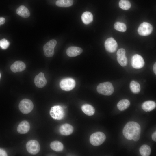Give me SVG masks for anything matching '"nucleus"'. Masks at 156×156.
Instances as JSON below:
<instances>
[{
  "instance_id": "nucleus-1",
  "label": "nucleus",
  "mask_w": 156,
  "mask_h": 156,
  "mask_svg": "<svg viewBox=\"0 0 156 156\" xmlns=\"http://www.w3.org/2000/svg\"><path fill=\"white\" fill-rule=\"evenodd\" d=\"M122 132L124 137L127 140H133L134 141H137L140 138V126L136 122H129L125 126Z\"/></svg>"
},
{
  "instance_id": "nucleus-2",
  "label": "nucleus",
  "mask_w": 156,
  "mask_h": 156,
  "mask_svg": "<svg viewBox=\"0 0 156 156\" xmlns=\"http://www.w3.org/2000/svg\"><path fill=\"white\" fill-rule=\"evenodd\" d=\"M96 89L99 93L105 95H110L114 91L113 85L109 82L100 83L97 86Z\"/></svg>"
},
{
  "instance_id": "nucleus-3",
  "label": "nucleus",
  "mask_w": 156,
  "mask_h": 156,
  "mask_svg": "<svg viewBox=\"0 0 156 156\" xmlns=\"http://www.w3.org/2000/svg\"><path fill=\"white\" fill-rule=\"evenodd\" d=\"M106 139L105 134L101 132H97L92 134L90 136V143L94 146H98L103 143Z\"/></svg>"
},
{
  "instance_id": "nucleus-4",
  "label": "nucleus",
  "mask_w": 156,
  "mask_h": 156,
  "mask_svg": "<svg viewBox=\"0 0 156 156\" xmlns=\"http://www.w3.org/2000/svg\"><path fill=\"white\" fill-rule=\"evenodd\" d=\"M34 105L30 100L25 99L22 100L19 104V108L21 112L24 114L30 113L33 109Z\"/></svg>"
},
{
  "instance_id": "nucleus-5",
  "label": "nucleus",
  "mask_w": 156,
  "mask_h": 156,
  "mask_svg": "<svg viewBox=\"0 0 156 156\" xmlns=\"http://www.w3.org/2000/svg\"><path fill=\"white\" fill-rule=\"evenodd\" d=\"M57 43L56 41L52 39L47 42L44 46L43 50L45 56L47 57H52L54 53V48Z\"/></svg>"
},
{
  "instance_id": "nucleus-6",
  "label": "nucleus",
  "mask_w": 156,
  "mask_h": 156,
  "mask_svg": "<svg viewBox=\"0 0 156 156\" xmlns=\"http://www.w3.org/2000/svg\"><path fill=\"white\" fill-rule=\"evenodd\" d=\"M50 114L53 119L60 120L63 118L65 114L62 107L60 105H56L51 108L50 111Z\"/></svg>"
},
{
  "instance_id": "nucleus-7",
  "label": "nucleus",
  "mask_w": 156,
  "mask_h": 156,
  "mask_svg": "<svg viewBox=\"0 0 156 156\" xmlns=\"http://www.w3.org/2000/svg\"><path fill=\"white\" fill-rule=\"evenodd\" d=\"M76 84L75 81L71 78H66L61 80L60 83L61 88L66 91H69L72 90Z\"/></svg>"
},
{
  "instance_id": "nucleus-8",
  "label": "nucleus",
  "mask_w": 156,
  "mask_h": 156,
  "mask_svg": "<svg viewBox=\"0 0 156 156\" xmlns=\"http://www.w3.org/2000/svg\"><path fill=\"white\" fill-rule=\"evenodd\" d=\"M26 148L27 151L33 155L38 153L40 149L39 142L37 140H30L27 142Z\"/></svg>"
},
{
  "instance_id": "nucleus-9",
  "label": "nucleus",
  "mask_w": 156,
  "mask_h": 156,
  "mask_svg": "<svg viewBox=\"0 0 156 156\" xmlns=\"http://www.w3.org/2000/svg\"><path fill=\"white\" fill-rule=\"evenodd\" d=\"M153 30V27L150 24L144 22L140 24L138 28V31L140 35L146 36L150 34Z\"/></svg>"
},
{
  "instance_id": "nucleus-10",
  "label": "nucleus",
  "mask_w": 156,
  "mask_h": 156,
  "mask_svg": "<svg viewBox=\"0 0 156 156\" xmlns=\"http://www.w3.org/2000/svg\"><path fill=\"white\" fill-rule=\"evenodd\" d=\"M144 61L143 57L139 55H133L131 60L132 66L135 69H140L143 67L144 65Z\"/></svg>"
},
{
  "instance_id": "nucleus-11",
  "label": "nucleus",
  "mask_w": 156,
  "mask_h": 156,
  "mask_svg": "<svg viewBox=\"0 0 156 156\" xmlns=\"http://www.w3.org/2000/svg\"><path fill=\"white\" fill-rule=\"evenodd\" d=\"M105 47L107 51L113 53L116 50L118 44L115 40L113 38L111 37L107 38L105 40Z\"/></svg>"
},
{
  "instance_id": "nucleus-12",
  "label": "nucleus",
  "mask_w": 156,
  "mask_h": 156,
  "mask_svg": "<svg viewBox=\"0 0 156 156\" xmlns=\"http://www.w3.org/2000/svg\"><path fill=\"white\" fill-rule=\"evenodd\" d=\"M34 82L36 86L38 88L43 87L47 83L44 74L42 72L39 73L35 76Z\"/></svg>"
},
{
  "instance_id": "nucleus-13",
  "label": "nucleus",
  "mask_w": 156,
  "mask_h": 156,
  "mask_svg": "<svg viewBox=\"0 0 156 156\" xmlns=\"http://www.w3.org/2000/svg\"><path fill=\"white\" fill-rule=\"evenodd\" d=\"M26 68L25 64L22 61H17L14 62L11 66V70L13 72H20L24 70Z\"/></svg>"
},
{
  "instance_id": "nucleus-14",
  "label": "nucleus",
  "mask_w": 156,
  "mask_h": 156,
  "mask_svg": "<svg viewBox=\"0 0 156 156\" xmlns=\"http://www.w3.org/2000/svg\"><path fill=\"white\" fill-rule=\"evenodd\" d=\"M30 128V126L29 122L26 120H23L18 125L17 131L20 134H25L29 131Z\"/></svg>"
},
{
  "instance_id": "nucleus-15",
  "label": "nucleus",
  "mask_w": 156,
  "mask_h": 156,
  "mask_svg": "<svg viewBox=\"0 0 156 156\" xmlns=\"http://www.w3.org/2000/svg\"><path fill=\"white\" fill-rule=\"evenodd\" d=\"M82 51V49L80 47L71 46L67 49L66 53L69 57H74L80 55Z\"/></svg>"
},
{
  "instance_id": "nucleus-16",
  "label": "nucleus",
  "mask_w": 156,
  "mask_h": 156,
  "mask_svg": "<svg viewBox=\"0 0 156 156\" xmlns=\"http://www.w3.org/2000/svg\"><path fill=\"white\" fill-rule=\"evenodd\" d=\"M73 131V127L67 123L62 125L59 128V131L60 134L64 135H70Z\"/></svg>"
},
{
  "instance_id": "nucleus-17",
  "label": "nucleus",
  "mask_w": 156,
  "mask_h": 156,
  "mask_svg": "<svg viewBox=\"0 0 156 156\" xmlns=\"http://www.w3.org/2000/svg\"><path fill=\"white\" fill-rule=\"evenodd\" d=\"M16 13L22 17L26 18L30 16V12L28 8L24 5H21L16 9Z\"/></svg>"
},
{
  "instance_id": "nucleus-18",
  "label": "nucleus",
  "mask_w": 156,
  "mask_h": 156,
  "mask_svg": "<svg viewBox=\"0 0 156 156\" xmlns=\"http://www.w3.org/2000/svg\"><path fill=\"white\" fill-rule=\"evenodd\" d=\"M155 103L152 101H148L144 102L142 107L143 110L146 112H149L154 109L156 107Z\"/></svg>"
},
{
  "instance_id": "nucleus-19",
  "label": "nucleus",
  "mask_w": 156,
  "mask_h": 156,
  "mask_svg": "<svg viewBox=\"0 0 156 156\" xmlns=\"http://www.w3.org/2000/svg\"><path fill=\"white\" fill-rule=\"evenodd\" d=\"M82 111L86 115L91 116L94 114L95 109L93 106L88 104H85L81 107Z\"/></svg>"
},
{
  "instance_id": "nucleus-20",
  "label": "nucleus",
  "mask_w": 156,
  "mask_h": 156,
  "mask_svg": "<svg viewBox=\"0 0 156 156\" xmlns=\"http://www.w3.org/2000/svg\"><path fill=\"white\" fill-rule=\"evenodd\" d=\"M81 18L83 23L87 25L92 22L93 19V16L90 12L86 11L82 14Z\"/></svg>"
},
{
  "instance_id": "nucleus-21",
  "label": "nucleus",
  "mask_w": 156,
  "mask_h": 156,
  "mask_svg": "<svg viewBox=\"0 0 156 156\" xmlns=\"http://www.w3.org/2000/svg\"><path fill=\"white\" fill-rule=\"evenodd\" d=\"M130 102L127 99H123L117 103V107L120 111H123L128 108L129 106Z\"/></svg>"
},
{
  "instance_id": "nucleus-22",
  "label": "nucleus",
  "mask_w": 156,
  "mask_h": 156,
  "mask_svg": "<svg viewBox=\"0 0 156 156\" xmlns=\"http://www.w3.org/2000/svg\"><path fill=\"white\" fill-rule=\"evenodd\" d=\"M51 148L56 151H60L63 149L64 146L62 144L58 141H55L51 142L50 144Z\"/></svg>"
},
{
  "instance_id": "nucleus-23",
  "label": "nucleus",
  "mask_w": 156,
  "mask_h": 156,
  "mask_svg": "<svg viewBox=\"0 0 156 156\" xmlns=\"http://www.w3.org/2000/svg\"><path fill=\"white\" fill-rule=\"evenodd\" d=\"M130 88L131 92L134 94H138L140 91L141 88L140 84L134 80H133L130 82Z\"/></svg>"
},
{
  "instance_id": "nucleus-24",
  "label": "nucleus",
  "mask_w": 156,
  "mask_h": 156,
  "mask_svg": "<svg viewBox=\"0 0 156 156\" xmlns=\"http://www.w3.org/2000/svg\"><path fill=\"white\" fill-rule=\"evenodd\" d=\"M73 3V0H57L55 3L57 6L64 7L70 6Z\"/></svg>"
},
{
  "instance_id": "nucleus-25",
  "label": "nucleus",
  "mask_w": 156,
  "mask_h": 156,
  "mask_svg": "<svg viewBox=\"0 0 156 156\" xmlns=\"http://www.w3.org/2000/svg\"><path fill=\"white\" fill-rule=\"evenodd\" d=\"M139 151L142 156H149L151 154V149L149 146L144 144L140 147Z\"/></svg>"
},
{
  "instance_id": "nucleus-26",
  "label": "nucleus",
  "mask_w": 156,
  "mask_h": 156,
  "mask_svg": "<svg viewBox=\"0 0 156 156\" xmlns=\"http://www.w3.org/2000/svg\"><path fill=\"white\" fill-rule=\"evenodd\" d=\"M119 5L121 9L125 10L129 9L131 7V3L128 0H120Z\"/></svg>"
},
{
  "instance_id": "nucleus-27",
  "label": "nucleus",
  "mask_w": 156,
  "mask_h": 156,
  "mask_svg": "<svg viewBox=\"0 0 156 156\" xmlns=\"http://www.w3.org/2000/svg\"><path fill=\"white\" fill-rule=\"evenodd\" d=\"M114 27L115 29L121 32H125L127 29L125 24L120 22L116 23L114 24Z\"/></svg>"
},
{
  "instance_id": "nucleus-28",
  "label": "nucleus",
  "mask_w": 156,
  "mask_h": 156,
  "mask_svg": "<svg viewBox=\"0 0 156 156\" xmlns=\"http://www.w3.org/2000/svg\"><path fill=\"white\" fill-rule=\"evenodd\" d=\"M117 60L118 63L122 66H125L127 65V60L125 55L117 56Z\"/></svg>"
},
{
  "instance_id": "nucleus-29",
  "label": "nucleus",
  "mask_w": 156,
  "mask_h": 156,
  "mask_svg": "<svg viewBox=\"0 0 156 156\" xmlns=\"http://www.w3.org/2000/svg\"><path fill=\"white\" fill-rule=\"evenodd\" d=\"M9 44V42L5 39L3 38L0 40V47L3 49H7Z\"/></svg>"
},
{
  "instance_id": "nucleus-30",
  "label": "nucleus",
  "mask_w": 156,
  "mask_h": 156,
  "mask_svg": "<svg viewBox=\"0 0 156 156\" xmlns=\"http://www.w3.org/2000/svg\"><path fill=\"white\" fill-rule=\"evenodd\" d=\"M125 51L123 48H121L119 49L117 52V56L125 55Z\"/></svg>"
},
{
  "instance_id": "nucleus-31",
  "label": "nucleus",
  "mask_w": 156,
  "mask_h": 156,
  "mask_svg": "<svg viewBox=\"0 0 156 156\" xmlns=\"http://www.w3.org/2000/svg\"><path fill=\"white\" fill-rule=\"evenodd\" d=\"M7 155V154L5 151L0 149V156H6Z\"/></svg>"
},
{
  "instance_id": "nucleus-32",
  "label": "nucleus",
  "mask_w": 156,
  "mask_h": 156,
  "mask_svg": "<svg viewBox=\"0 0 156 156\" xmlns=\"http://www.w3.org/2000/svg\"><path fill=\"white\" fill-rule=\"evenodd\" d=\"M5 19L3 17H0V26L3 24L5 22Z\"/></svg>"
},
{
  "instance_id": "nucleus-33",
  "label": "nucleus",
  "mask_w": 156,
  "mask_h": 156,
  "mask_svg": "<svg viewBox=\"0 0 156 156\" xmlns=\"http://www.w3.org/2000/svg\"><path fill=\"white\" fill-rule=\"evenodd\" d=\"M152 140L155 141H156V132L155 131L152 135Z\"/></svg>"
},
{
  "instance_id": "nucleus-34",
  "label": "nucleus",
  "mask_w": 156,
  "mask_h": 156,
  "mask_svg": "<svg viewBox=\"0 0 156 156\" xmlns=\"http://www.w3.org/2000/svg\"><path fill=\"white\" fill-rule=\"evenodd\" d=\"M156 63L155 62L153 65V69L155 74H156Z\"/></svg>"
},
{
  "instance_id": "nucleus-35",
  "label": "nucleus",
  "mask_w": 156,
  "mask_h": 156,
  "mask_svg": "<svg viewBox=\"0 0 156 156\" xmlns=\"http://www.w3.org/2000/svg\"><path fill=\"white\" fill-rule=\"evenodd\" d=\"M1 74H0V77H1Z\"/></svg>"
}]
</instances>
